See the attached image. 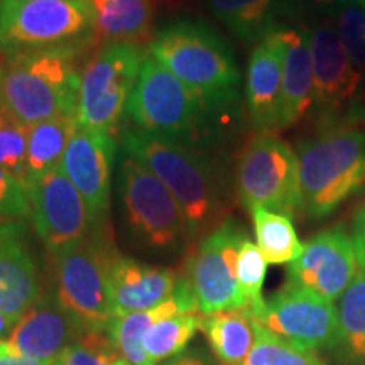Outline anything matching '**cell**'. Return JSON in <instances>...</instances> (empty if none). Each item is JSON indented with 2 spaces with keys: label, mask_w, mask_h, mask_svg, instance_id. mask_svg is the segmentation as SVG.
<instances>
[{
  "label": "cell",
  "mask_w": 365,
  "mask_h": 365,
  "mask_svg": "<svg viewBox=\"0 0 365 365\" xmlns=\"http://www.w3.org/2000/svg\"><path fill=\"white\" fill-rule=\"evenodd\" d=\"M122 148L171 191L188 225L190 239L208 235L225 222L228 180L212 154L143 130H125Z\"/></svg>",
  "instance_id": "cell-1"
},
{
  "label": "cell",
  "mask_w": 365,
  "mask_h": 365,
  "mask_svg": "<svg viewBox=\"0 0 365 365\" xmlns=\"http://www.w3.org/2000/svg\"><path fill=\"white\" fill-rule=\"evenodd\" d=\"M148 53L212 107L225 110L240 98L234 49L207 22L188 17L170 22L158 31Z\"/></svg>",
  "instance_id": "cell-2"
},
{
  "label": "cell",
  "mask_w": 365,
  "mask_h": 365,
  "mask_svg": "<svg viewBox=\"0 0 365 365\" xmlns=\"http://www.w3.org/2000/svg\"><path fill=\"white\" fill-rule=\"evenodd\" d=\"M301 210L325 218L365 190V129L335 125L296 145Z\"/></svg>",
  "instance_id": "cell-3"
},
{
  "label": "cell",
  "mask_w": 365,
  "mask_h": 365,
  "mask_svg": "<svg viewBox=\"0 0 365 365\" xmlns=\"http://www.w3.org/2000/svg\"><path fill=\"white\" fill-rule=\"evenodd\" d=\"M83 51L19 54L0 63V100L26 125L76 115Z\"/></svg>",
  "instance_id": "cell-4"
},
{
  "label": "cell",
  "mask_w": 365,
  "mask_h": 365,
  "mask_svg": "<svg viewBox=\"0 0 365 365\" xmlns=\"http://www.w3.org/2000/svg\"><path fill=\"white\" fill-rule=\"evenodd\" d=\"M218 112L145 53L125 112L137 130L200 148L198 143L212 135L210 120Z\"/></svg>",
  "instance_id": "cell-5"
},
{
  "label": "cell",
  "mask_w": 365,
  "mask_h": 365,
  "mask_svg": "<svg viewBox=\"0 0 365 365\" xmlns=\"http://www.w3.org/2000/svg\"><path fill=\"white\" fill-rule=\"evenodd\" d=\"M97 44L88 0H0V56L86 51Z\"/></svg>",
  "instance_id": "cell-6"
},
{
  "label": "cell",
  "mask_w": 365,
  "mask_h": 365,
  "mask_svg": "<svg viewBox=\"0 0 365 365\" xmlns=\"http://www.w3.org/2000/svg\"><path fill=\"white\" fill-rule=\"evenodd\" d=\"M117 190L122 223L135 249L173 257L186 247L188 225L175 196L153 171L129 154L120 161Z\"/></svg>",
  "instance_id": "cell-7"
},
{
  "label": "cell",
  "mask_w": 365,
  "mask_h": 365,
  "mask_svg": "<svg viewBox=\"0 0 365 365\" xmlns=\"http://www.w3.org/2000/svg\"><path fill=\"white\" fill-rule=\"evenodd\" d=\"M56 296L61 308L85 331H107L113 318L110 272L118 257L107 225L53 254Z\"/></svg>",
  "instance_id": "cell-8"
},
{
  "label": "cell",
  "mask_w": 365,
  "mask_h": 365,
  "mask_svg": "<svg viewBox=\"0 0 365 365\" xmlns=\"http://www.w3.org/2000/svg\"><path fill=\"white\" fill-rule=\"evenodd\" d=\"M312 51L314 97L312 115L319 129L354 125L365 129L362 85L365 76L350 61L339 33L328 17L304 27Z\"/></svg>",
  "instance_id": "cell-9"
},
{
  "label": "cell",
  "mask_w": 365,
  "mask_h": 365,
  "mask_svg": "<svg viewBox=\"0 0 365 365\" xmlns=\"http://www.w3.org/2000/svg\"><path fill=\"white\" fill-rule=\"evenodd\" d=\"M145 53L139 44H103L83 66L76 118L81 129L108 132L127 112Z\"/></svg>",
  "instance_id": "cell-10"
},
{
  "label": "cell",
  "mask_w": 365,
  "mask_h": 365,
  "mask_svg": "<svg viewBox=\"0 0 365 365\" xmlns=\"http://www.w3.org/2000/svg\"><path fill=\"white\" fill-rule=\"evenodd\" d=\"M235 188L242 205L264 207L293 215L301 210L298 156L272 132H259L242 149L235 170Z\"/></svg>",
  "instance_id": "cell-11"
},
{
  "label": "cell",
  "mask_w": 365,
  "mask_h": 365,
  "mask_svg": "<svg viewBox=\"0 0 365 365\" xmlns=\"http://www.w3.org/2000/svg\"><path fill=\"white\" fill-rule=\"evenodd\" d=\"M247 232L235 220H225L203 237L186 264V274L200 313L208 317L249 308L237 279V259Z\"/></svg>",
  "instance_id": "cell-12"
},
{
  "label": "cell",
  "mask_w": 365,
  "mask_h": 365,
  "mask_svg": "<svg viewBox=\"0 0 365 365\" xmlns=\"http://www.w3.org/2000/svg\"><path fill=\"white\" fill-rule=\"evenodd\" d=\"M254 322L307 349L340 346L339 313L335 304L291 282L264 301L259 312L250 313Z\"/></svg>",
  "instance_id": "cell-13"
},
{
  "label": "cell",
  "mask_w": 365,
  "mask_h": 365,
  "mask_svg": "<svg viewBox=\"0 0 365 365\" xmlns=\"http://www.w3.org/2000/svg\"><path fill=\"white\" fill-rule=\"evenodd\" d=\"M29 200L36 234L51 254L83 240L97 228L83 196L61 166L29 186Z\"/></svg>",
  "instance_id": "cell-14"
},
{
  "label": "cell",
  "mask_w": 365,
  "mask_h": 365,
  "mask_svg": "<svg viewBox=\"0 0 365 365\" xmlns=\"http://www.w3.org/2000/svg\"><path fill=\"white\" fill-rule=\"evenodd\" d=\"M359 269L352 237L345 228L335 227L308 240L303 254L287 266V282L335 303Z\"/></svg>",
  "instance_id": "cell-15"
},
{
  "label": "cell",
  "mask_w": 365,
  "mask_h": 365,
  "mask_svg": "<svg viewBox=\"0 0 365 365\" xmlns=\"http://www.w3.org/2000/svg\"><path fill=\"white\" fill-rule=\"evenodd\" d=\"M115 154L112 134L78 127L61 161V170L83 196L97 227L108 220Z\"/></svg>",
  "instance_id": "cell-16"
},
{
  "label": "cell",
  "mask_w": 365,
  "mask_h": 365,
  "mask_svg": "<svg viewBox=\"0 0 365 365\" xmlns=\"http://www.w3.org/2000/svg\"><path fill=\"white\" fill-rule=\"evenodd\" d=\"M41 298L26 222H0V312L17 323Z\"/></svg>",
  "instance_id": "cell-17"
},
{
  "label": "cell",
  "mask_w": 365,
  "mask_h": 365,
  "mask_svg": "<svg viewBox=\"0 0 365 365\" xmlns=\"http://www.w3.org/2000/svg\"><path fill=\"white\" fill-rule=\"evenodd\" d=\"M85 331L54 296H43L22 317L4 344L14 354L56 365L63 352Z\"/></svg>",
  "instance_id": "cell-18"
},
{
  "label": "cell",
  "mask_w": 365,
  "mask_h": 365,
  "mask_svg": "<svg viewBox=\"0 0 365 365\" xmlns=\"http://www.w3.org/2000/svg\"><path fill=\"white\" fill-rule=\"evenodd\" d=\"M284 48L279 29L255 44L245 75V103L259 132L277 130L282 108Z\"/></svg>",
  "instance_id": "cell-19"
},
{
  "label": "cell",
  "mask_w": 365,
  "mask_h": 365,
  "mask_svg": "<svg viewBox=\"0 0 365 365\" xmlns=\"http://www.w3.org/2000/svg\"><path fill=\"white\" fill-rule=\"evenodd\" d=\"M178 274L118 255L110 272V296L113 317L153 309L175 293Z\"/></svg>",
  "instance_id": "cell-20"
},
{
  "label": "cell",
  "mask_w": 365,
  "mask_h": 365,
  "mask_svg": "<svg viewBox=\"0 0 365 365\" xmlns=\"http://www.w3.org/2000/svg\"><path fill=\"white\" fill-rule=\"evenodd\" d=\"M279 36L284 48L282 71V108L277 130L298 125L313 112L314 81L312 51L304 27L281 26Z\"/></svg>",
  "instance_id": "cell-21"
},
{
  "label": "cell",
  "mask_w": 365,
  "mask_h": 365,
  "mask_svg": "<svg viewBox=\"0 0 365 365\" xmlns=\"http://www.w3.org/2000/svg\"><path fill=\"white\" fill-rule=\"evenodd\" d=\"M95 22L97 44H137L153 27L150 0H88Z\"/></svg>",
  "instance_id": "cell-22"
},
{
  "label": "cell",
  "mask_w": 365,
  "mask_h": 365,
  "mask_svg": "<svg viewBox=\"0 0 365 365\" xmlns=\"http://www.w3.org/2000/svg\"><path fill=\"white\" fill-rule=\"evenodd\" d=\"M208 12L242 43L257 44L282 26V0H203Z\"/></svg>",
  "instance_id": "cell-23"
},
{
  "label": "cell",
  "mask_w": 365,
  "mask_h": 365,
  "mask_svg": "<svg viewBox=\"0 0 365 365\" xmlns=\"http://www.w3.org/2000/svg\"><path fill=\"white\" fill-rule=\"evenodd\" d=\"M202 328L213 354L222 365H240L255 344V322L249 308L208 314Z\"/></svg>",
  "instance_id": "cell-24"
},
{
  "label": "cell",
  "mask_w": 365,
  "mask_h": 365,
  "mask_svg": "<svg viewBox=\"0 0 365 365\" xmlns=\"http://www.w3.org/2000/svg\"><path fill=\"white\" fill-rule=\"evenodd\" d=\"M76 115L58 117L29 127L26 159V186L61 166L68 144L78 130Z\"/></svg>",
  "instance_id": "cell-25"
},
{
  "label": "cell",
  "mask_w": 365,
  "mask_h": 365,
  "mask_svg": "<svg viewBox=\"0 0 365 365\" xmlns=\"http://www.w3.org/2000/svg\"><path fill=\"white\" fill-rule=\"evenodd\" d=\"M250 215L257 247L267 264H291L303 254L304 245L299 242L289 215L264 207L252 208Z\"/></svg>",
  "instance_id": "cell-26"
},
{
  "label": "cell",
  "mask_w": 365,
  "mask_h": 365,
  "mask_svg": "<svg viewBox=\"0 0 365 365\" xmlns=\"http://www.w3.org/2000/svg\"><path fill=\"white\" fill-rule=\"evenodd\" d=\"M340 346L350 359L365 362V271L359 269L354 281L339 299Z\"/></svg>",
  "instance_id": "cell-27"
},
{
  "label": "cell",
  "mask_w": 365,
  "mask_h": 365,
  "mask_svg": "<svg viewBox=\"0 0 365 365\" xmlns=\"http://www.w3.org/2000/svg\"><path fill=\"white\" fill-rule=\"evenodd\" d=\"M202 325L198 314H176V317L161 319L145 331L143 345L150 362L159 365L173 357H178Z\"/></svg>",
  "instance_id": "cell-28"
},
{
  "label": "cell",
  "mask_w": 365,
  "mask_h": 365,
  "mask_svg": "<svg viewBox=\"0 0 365 365\" xmlns=\"http://www.w3.org/2000/svg\"><path fill=\"white\" fill-rule=\"evenodd\" d=\"M255 344L240 365H325L317 352L289 341L255 323Z\"/></svg>",
  "instance_id": "cell-29"
},
{
  "label": "cell",
  "mask_w": 365,
  "mask_h": 365,
  "mask_svg": "<svg viewBox=\"0 0 365 365\" xmlns=\"http://www.w3.org/2000/svg\"><path fill=\"white\" fill-rule=\"evenodd\" d=\"M29 125L21 122L0 100V168L26 182Z\"/></svg>",
  "instance_id": "cell-30"
},
{
  "label": "cell",
  "mask_w": 365,
  "mask_h": 365,
  "mask_svg": "<svg viewBox=\"0 0 365 365\" xmlns=\"http://www.w3.org/2000/svg\"><path fill=\"white\" fill-rule=\"evenodd\" d=\"M56 365H132L117 352L107 331H81Z\"/></svg>",
  "instance_id": "cell-31"
},
{
  "label": "cell",
  "mask_w": 365,
  "mask_h": 365,
  "mask_svg": "<svg viewBox=\"0 0 365 365\" xmlns=\"http://www.w3.org/2000/svg\"><path fill=\"white\" fill-rule=\"evenodd\" d=\"M354 66L365 76V6L349 0L328 17Z\"/></svg>",
  "instance_id": "cell-32"
},
{
  "label": "cell",
  "mask_w": 365,
  "mask_h": 365,
  "mask_svg": "<svg viewBox=\"0 0 365 365\" xmlns=\"http://www.w3.org/2000/svg\"><path fill=\"white\" fill-rule=\"evenodd\" d=\"M267 262L257 244L245 237L237 259V279L244 298L249 303V312L255 313L262 308V286L266 279Z\"/></svg>",
  "instance_id": "cell-33"
},
{
  "label": "cell",
  "mask_w": 365,
  "mask_h": 365,
  "mask_svg": "<svg viewBox=\"0 0 365 365\" xmlns=\"http://www.w3.org/2000/svg\"><path fill=\"white\" fill-rule=\"evenodd\" d=\"M27 218H31L29 188L0 168V222H26Z\"/></svg>",
  "instance_id": "cell-34"
},
{
  "label": "cell",
  "mask_w": 365,
  "mask_h": 365,
  "mask_svg": "<svg viewBox=\"0 0 365 365\" xmlns=\"http://www.w3.org/2000/svg\"><path fill=\"white\" fill-rule=\"evenodd\" d=\"M349 0H282V14L286 17H309L322 19L330 17L336 9H340Z\"/></svg>",
  "instance_id": "cell-35"
},
{
  "label": "cell",
  "mask_w": 365,
  "mask_h": 365,
  "mask_svg": "<svg viewBox=\"0 0 365 365\" xmlns=\"http://www.w3.org/2000/svg\"><path fill=\"white\" fill-rule=\"evenodd\" d=\"M352 240L359 267L365 271V203L355 212L352 225Z\"/></svg>",
  "instance_id": "cell-36"
},
{
  "label": "cell",
  "mask_w": 365,
  "mask_h": 365,
  "mask_svg": "<svg viewBox=\"0 0 365 365\" xmlns=\"http://www.w3.org/2000/svg\"><path fill=\"white\" fill-rule=\"evenodd\" d=\"M0 365H49L41 362V360L26 357V355L14 354L12 350H9L4 340L0 341Z\"/></svg>",
  "instance_id": "cell-37"
},
{
  "label": "cell",
  "mask_w": 365,
  "mask_h": 365,
  "mask_svg": "<svg viewBox=\"0 0 365 365\" xmlns=\"http://www.w3.org/2000/svg\"><path fill=\"white\" fill-rule=\"evenodd\" d=\"M159 365H212V364H210L208 359L203 357L202 354L185 352V354L178 355V357H173Z\"/></svg>",
  "instance_id": "cell-38"
},
{
  "label": "cell",
  "mask_w": 365,
  "mask_h": 365,
  "mask_svg": "<svg viewBox=\"0 0 365 365\" xmlns=\"http://www.w3.org/2000/svg\"><path fill=\"white\" fill-rule=\"evenodd\" d=\"M14 327H16V322L0 312V340H6V336L11 335Z\"/></svg>",
  "instance_id": "cell-39"
},
{
  "label": "cell",
  "mask_w": 365,
  "mask_h": 365,
  "mask_svg": "<svg viewBox=\"0 0 365 365\" xmlns=\"http://www.w3.org/2000/svg\"><path fill=\"white\" fill-rule=\"evenodd\" d=\"M355 2H359V4H362V6H365V0H355Z\"/></svg>",
  "instance_id": "cell-40"
},
{
  "label": "cell",
  "mask_w": 365,
  "mask_h": 365,
  "mask_svg": "<svg viewBox=\"0 0 365 365\" xmlns=\"http://www.w3.org/2000/svg\"><path fill=\"white\" fill-rule=\"evenodd\" d=\"M364 105H365V102H364Z\"/></svg>",
  "instance_id": "cell-41"
},
{
  "label": "cell",
  "mask_w": 365,
  "mask_h": 365,
  "mask_svg": "<svg viewBox=\"0 0 365 365\" xmlns=\"http://www.w3.org/2000/svg\"><path fill=\"white\" fill-rule=\"evenodd\" d=\"M0 341H2V340H0Z\"/></svg>",
  "instance_id": "cell-42"
}]
</instances>
